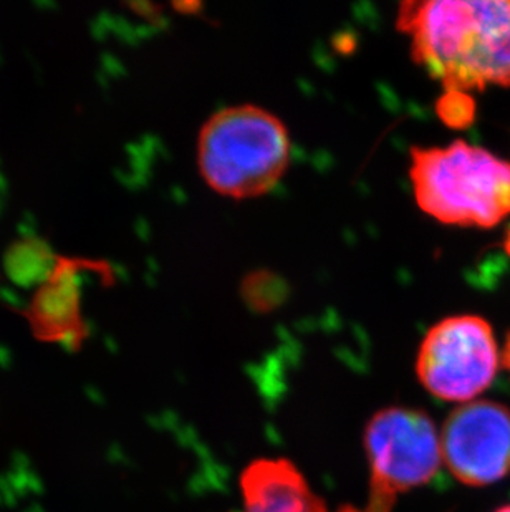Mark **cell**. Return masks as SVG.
<instances>
[{"mask_svg": "<svg viewBox=\"0 0 510 512\" xmlns=\"http://www.w3.org/2000/svg\"><path fill=\"white\" fill-rule=\"evenodd\" d=\"M370 464V512H390L401 493L429 483L443 461L434 421L414 408H386L365 430Z\"/></svg>", "mask_w": 510, "mask_h": 512, "instance_id": "277c9868", "label": "cell"}, {"mask_svg": "<svg viewBox=\"0 0 510 512\" xmlns=\"http://www.w3.org/2000/svg\"><path fill=\"white\" fill-rule=\"evenodd\" d=\"M501 367L502 352L491 324L471 314L434 324L416 360L419 382L433 397L462 403L486 392Z\"/></svg>", "mask_w": 510, "mask_h": 512, "instance_id": "5b68a950", "label": "cell"}, {"mask_svg": "<svg viewBox=\"0 0 510 512\" xmlns=\"http://www.w3.org/2000/svg\"><path fill=\"white\" fill-rule=\"evenodd\" d=\"M409 160L416 204L438 223L491 229L509 218V161L464 140L414 146Z\"/></svg>", "mask_w": 510, "mask_h": 512, "instance_id": "7a4b0ae2", "label": "cell"}, {"mask_svg": "<svg viewBox=\"0 0 510 512\" xmlns=\"http://www.w3.org/2000/svg\"><path fill=\"white\" fill-rule=\"evenodd\" d=\"M436 112L443 123L461 130L474 121L476 105L467 93L444 92L436 103Z\"/></svg>", "mask_w": 510, "mask_h": 512, "instance_id": "9c48e42d", "label": "cell"}, {"mask_svg": "<svg viewBox=\"0 0 510 512\" xmlns=\"http://www.w3.org/2000/svg\"><path fill=\"white\" fill-rule=\"evenodd\" d=\"M289 131L255 105L222 108L198 136V166L207 186L224 198L264 196L289 170Z\"/></svg>", "mask_w": 510, "mask_h": 512, "instance_id": "3957f363", "label": "cell"}, {"mask_svg": "<svg viewBox=\"0 0 510 512\" xmlns=\"http://www.w3.org/2000/svg\"><path fill=\"white\" fill-rule=\"evenodd\" d=\"M396 27L444 92L510 87V0L405 2Z\"/></svg>", "mask_w": 510, "mask_h": 512, "instance_id": "6da1fadb", "label": "cell"}, {"mask_svg": "<svg viewBox=\"0 0 510 512\" xmlns=\"http://www.w3.org/2000/svg\"><path fill=\"white\" fill-rule=\"evenodd\" d=\"M502 367L506 368L510 375V334L507 337L506 347L502 350Z\"/></svg>", "mask_w": 510, "mask_h": 512, "instance_id": "30bf717a", "label": "cell"}, {"mask_svg": "<svg viewBox=\"0 0 510 512\" xmlns=\"http://www.w3.org/2000/svg\"><path fill=\"white\" fill-rule=\"evenodd\" d=\"M242 512H328L287 459H259L242 474Z\"/></svg>", "mask_w": 510, "mask_h": 512, "instance_id": "ba28073f", "label": "cell"}, {"mask_svg": "<svg viewBox=\"0 0 510 512\" xmlns=\"http://www.w3.org/2000/svg\"><path fill=\"white\" fill-rule=\"evenodd\" d=\"M340 512H370L368 509H365V511H360V509L355 508H343Z\"/></svg>", "mask_w": 510, "mask_h": 512, "instance_id": "8fae6325", "label": "cell"}, {"mask_svg": "<svg viewBox=\"0 0 510 512\" xmlns=\"http://www.w3.org/2000/svg\"><path fill=\"white\" fill-rule=\"evenodd\" d=\"M443 459L467 486H489L510 474V410L489 400L469 401L444 423Z\"/></svg>", "mask_w": 510, "mask_h": 512, "instance_id": "8992f818", "label": "cell"}, {"mask_svg": "<svg viewBox=\"0 0 510 512\" xmlns=\"http://www.w3.org/2000/svg\"><path fill=\"white\" fill-rule=\"evenodd\" d=\"M496 512H510V504L509 506H504V508L497 509Z\"/></svg>", "mask_w": 510, "mask_h": 512, "instance_id": "7c38bea8", "label": "cell"}, {"mask_svg": "<svg viewBox=\"0 0 510 512\" xmlns=\"http://www.w3.org/2000/svg\"><path fill=\"white\" fill-rule=\"evenodd\" d=\"M85 261L57 257V262L35 292L24 315L35 337L44 342L62 343L77 350L85 340L82 299L78 289V272Z\"/></svg>", "mask_w": 510, "mask_h": 512, "instance_id": "52a82bcc", "label": "cell"}]
</instances>
